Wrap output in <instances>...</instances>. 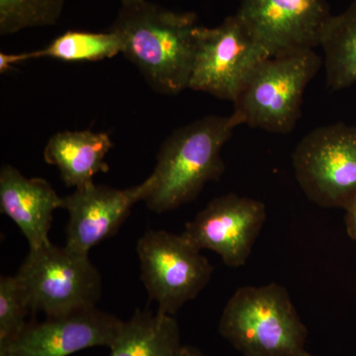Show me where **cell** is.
<instances>
[{
  "label": "cell",
  "mask_w": 356,
  "mask_h": 356,
  "mask_svg": "<svg viewBox=\"0 0 356 356\" xmlns=\"http://www.w3.org/2000/svg\"><path fill=\"white\" fill-rule=\"evenodd\" d=\"M199 27L194 13L129 0L122 3L109 30L118 35L122 54L156 92L177 95L188 88Z\"/></svg>",
  "instance_id": "1"
},
{
  "label": "cell",
  "mask_w": 356,
  "mask_h": 356,
  "mask_svg": "<svg viewBox=\"0 0 356 356\" xmlns=\"http://www.w3.org/2000/svg\"><path fill=\"white\" fill-rule=\"evenodd\" d=\"M238 127L229 116H206L178 128L161 145L147 207L161 214L197 198L204 186L225 172L222 149Z\"/></svg>",
  "instance_id": "2"
},
{
  "label": "cell",
  "mask_w": 356,
  "mask_h": 356,
  "mask_svg": "<svg viewBox=\"0 0 356 356\" xmlns=\"http://www.w3.org/2000/svg\"><path fill=\"white\" fill-rule=\"evenodd\" d=\"M219 332L243 356H313L305 348L308 330L277 283L238 288L225 306Z\"/></svg>",
  "instance_id": "3"
},
{
  "label": "cell",
  "mask_w": 356,
  "mask_h": 356,
  "mask_svg": "<svg viewBox=\"0 0 356 356\" xmlns=\"http://www.w3.org/2000/svg\"><path fill=\"white\" fill-rule=\"evenodd\" d=\"M321 65L314 50L262 60L234 102L231 116L236 126L291 132L301 117L304 92Z\"/></svg>",
  "instance_id": "4"
},
{
  "label": "cell",
  "mask_w": 356,
  "mask_h": 356,
  "mask_svg": "<svg viewBox=\"0 0 356 356\" xmlns=\"http://www.w3.org/2000/svg\"><path fill=\"white\" fill-rule=\"evenodd\" d=\"M18 280L33 313L46 317L95 308L102 296V275L88 254L50 243L29 248Z\"/></svg>",
  "instance_id": "5"
},
{
  "label": "cell",
  "mask_w": 356,
  "mask_h": 356,
  "mask_svg": "<svg viewBox=\"0 0 356 356\" xmlns=\"http://www.w3.org/2000/svg\"><path fill=\"white\" fill-rule=\"evenodd\" d=\"M137 252L140 280L158 312L173 316L207 286L214 267L184 235L149 229L140 238Z\"/></svg>",
  "instance_id": "6"
},
{
  "label": "cell",
  "mask_w": 356,
  "mask_h": 356,
  "mask_svg": "<svg viewBox=\"0 0 356 356\" xmlns=\"http://www.w3.org/2000/svg\"><path fill=\"white\" fill-rule=\"evenodd\" d=\"M295 177L312 202L346 209L356 197V126H323L306 135L292 156Z\"/></svg>",
  "instance_id": "7"
},
{
  "label": "cell",
  "mask_w": 356,
  "mask_h": 356,
  "mask_svg": "<svg viewBox=\"0 0 356 356\" xmlns=\"http://www.w3.org/2000/svg\"><path fill=\"white\" fill-rule=\"evenodd\" d=\"M266 58V51L236 14L217 27L200 25L188 88L234 103L257 65Z\"/></svg>",
  "instance_id": "8"
},
{
  "label": "cell",
  "mask_w": 356,
  "mask_h": 356,
  "mask_svg": "<svg viewBox=\"0 0 356 356\" xmlns=\"http://www.w3.org/2000/svg\"><path fill=\"white\" fill-rule=\"evenodd\" d=\"M236 14L268 58L314 50L332 15L325 0H241Z\"/></svg>",
  "instance_id": "9"
},
{
  "label": "cell",
  "mask_w": 356,
  "mask_h": 356,
  "mask_svg": "<svg viewBox=\"0 0 356 356\" xmlns=\"http://www.w3.org/2000/svg\"><path fill=\"white\" fill-rule=\"evenodd\" d=\"M261 201L229 193L213 199L182 235L198 250H209L229 267L245 266L266 220Z\"/></svg>",
  "instance_id": "10"
},
{
  "label": "cell",
  "mask_w": 356,
  "mask_h": 356,
  "mask_svg": "<svg viewBox=\"0 0 356 356\" xmlns=\"http://www.w3.org/2000/svg\"><path fill=\"white\" fill-rule=\"evenodd\" d=\"M124 321L95 308L29 322L25 329L6 343L0 356H70L79 351L111 348Z\"/></svg>",
  "instance_id": "11"
},
{
  "label": "cell",
  "mask_w": 356,
  "mask_h": 356,
  "mask_svg": "<svg viewBox=\"0 0 356 356\" xmlns=\"http://www.w3.org/2000/svg\"><path fill=\"white\" fill-rule=\"evenodd\" d=\"M151 180L130 188L118 189L95 182L76 188L63 197V209L69 213L65 247L79 254L114 236L130 215L136 203L144 201Z\"/></svg>",
  "instance_id": "12"
},
{
  "label": "cell",
  "mask_w": 356,
  "mask_h": 356,
  "mask_svg": "<svg viewBox=\"0 0 356 356\" xmlns=\"http://www.w3.org/2000/svg\"><path fill=\"white\" fill-rule=\"evenodd\" d=\"M63 197L46 179L27 178L13 165L0 170V209L22 232L29 248L50 243L49 232L54 211L62 208Z\"/></svg>",
  "instance_id": "13"
},
{
  "label": "cell",
  "mask_w": 356,
  "mask_h": 356,
  "mask_svg": "<svg viewBox=\"0 0 356 356\" xmlns=\"http://www.w3.org/2000/svg\"><path fill=\"white\" fill-rule=\"evenodd\" d=\"M113 147L107 133L63 131L51 136L44 149V161L57 166L67 187L79 188L92 184L97 173L107 172L105 156Z\"/></svg>",
  "instance_id": "14"
},
{
  "label": "cell",
  "mask_w": 356,
  "mask_h": 356,
  "mask_svg": "<svg viewBox=\"0 0 356 356\" xmlns=\"http://www.w3.org/2000/svg\"><path fill=\"white\" fill-rule=\"evenodd\" d=\"M181 346L173 316L137 310L123 322L109 356H177Z\"/></svg>",
  "instance_id": "15"
},
{
  "label": "cell",
  "mask_w": 356,
  "mask_h": 356,
  "mask_svg": "<svg viewBox=\"0 0 356 356\" xmlns=\"http://www.w3.org/2000/svg\"><path fill=\"white\" fill-rule=\"evenodd\" d=\"M320 46L325 51L327 86L343 90L356 83V0L344 13L332 15Z\"/></svg>",
  "instance_id": "16"
},
{
  "label": "cell",
  "mask_w": 356,
  "mask_h": 356,
  "mask_svg": "<svg viewBox=\"0 0 356 356\" xmlns=\"http://www.w3.org/2000/svg\"><path fill=\"white\" fill-rule=\"evenodd\" d=\"M30 58H53L67 63L96 62L122 54L116 33L67 31L42 50L30 51Z\"/></svg>",
  "instance_id": "17"
},
{
  "label": "cell",
  "mask_w": 356,
  "mask_h": 356,
  "mask_svg": "<svg viewBox=\"0 0 356 356\" xmlns=\"http://www.w3.org/2000/svg\"><path fill=\"white\" fill-rule=\"evenodd\" d=\"M67 0H0V35L55 25Z\"/></svg>",
  "instance_id": "18"
},
{
  "label": "cell",
  "mask_w": 356,
  "mask_h": 356,
  "mask_svg": "<svg viewBox=\"0 0 356 356\" xmlns=\"http://www.w3.org/2000/svg\"><path fill=\"white\" fill-rule=\"evenodd\" d=\"M31 311L24 287L17 276L0 278V344L18 336L27 325Z\"/></svg>",
  "instance_id": "19"
},
{
  "label": "cell",
  "mask_w": 356,
  "mask_h": 356,
  "mask_svg": "<svg viewBox=\"0 0 356 356\" xmlns=\"http://www.w3.org/2000/svg\"><path fill=\"white\" fill-rule=\"evenodd\" d=\"M31 60L29 53L6 54L0 53V72L6 74L13 65Z\"/></svg>",
  "instance_id": "20"
},
{
  "label": "cell",
  "mask_w": 356,
  "mask_h": 356,
  "mask_svg": "<svg viewBox=\"0 0 356 356\" xmlns=\"http://www.w3.org/2000/svg\"><path fill=\"white\" fill-rule=\"evenodd\" d=\"M344 210H346L344 221H346V233L350 238L356 241V197L346 206Z\"/></svg>",
  "instance_id": "21"
},
{
  "label": "cell",
  "mask_w": 356,
  "mask_h": 356,
  "mask_svg": "<svg viewBox=\"0 0 356 356\" xmlns=\"http://www.w3.org/2000/svg\"><path fill=\"white\" fill-rule=\"evenodd\" d=\"M177 356H206L197 348L191 346H182Z\"/></svg>",
  "instance_id": "22"
},
{
  "label": "cell",
  "mask_w": 356,
  "mask_h": 356,
  "mask_svg": "<svg viewBox=\"0 0 356 356\" xmlns=\"http://www.w3.org/2000/svg\"><path fill=\"white\" fill-rule=\"evenodd\" d=\"M121 3H123V2L129 1V0H120Z\"/></svg>",
  "instance_id": "23"
}]
</instances>
